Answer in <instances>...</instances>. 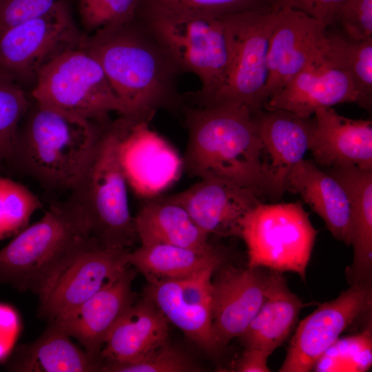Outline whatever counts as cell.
I'll use <instances>...</instances> for the list:
<instances>
[{"mask_svg":"<svg viewBox=\"0 0 372 372\" xmlns=\"http://www.w3.org/2000/svg\"><path fill=\"white\" fill-rule=\"evenodd\" d=\"M169 322L147 298L135 301L107 336L99 354L103 363L137 360L167 341Z\"/></svg>","mask_w":372,"mask_h":372,"instance_id":"7402d4cb","label":"cell"},{"mask_svg":"<svg viewBox=\"0 0 372 372\" xmlns=\"http://www.w3.org/2000/svg\"><path fill=\"white\" fill-rule=\"evenodd\" d=\"M134 276L135 271L128 266L83 304L48 321L77 340L92 358L100 360L99 354L109 333L136 300L132 287Z\"/></svg>","mask_w":372,"mask_h":372,"instance_id":"e0dca14e","label":"cell"},{"mask_svg":"<svg viewBox=\"0 0 372 372\" xmlns=\"http://www.w3.org/2000/svg\"><path fill=\"white\" fill-rule=\"evenodd\" d=\"M270 355L266 351L254 347H245L237 361L235 371L239 372H269L267 359Z\"/></svg>","mask_w":372,"mask_h":372,"instance_id":"ab89813d","label":"cell"},{"mask_svg":"<svg viewBox=\"0 0 372 372\" xmlns=\"http://www.w3.org/2000/svg\"><path fill=\"white\" fill-rule=\"evenodd\" d=\"M345 0H276L279 6L287 5L324 23H335L338 13Z\"/></svg>","mask_w":372,"mask_h":372,"instance_id":"74e56055","label":"cell"},{"mask_svg":"<svg viewBox=\"0 0 372 372\" xmlns=\"http://www.w3.org/2000/svg\"><path fill=\"white\" fill-rule=\"evenodd\" d=\"M101 368L100 360L75 344L51 321L35 341L16 349L8 365L10 371L22 372H92Z\"/></svg>","mask_w":372,"mask_h":372,"instance_id":"484cf974","label":"cell"},{"mask_svg":"<svg viewBox=\"0 0 372 372\" xmlns=\"http://www.w3.org/2000/svg\"><path fill=\"white\" fill-rule=\"evenodd\" d=\"M142 0H79L81 21L85 28L96 32L134 20Z\"/></svg>","mask_w":372,"mask_h":372,"instance_id":"e575fe53","label":"cell"},{"mask_svg":"<svg viewBox=\"0 0 372 372\" xmlns=\"http://www.w3.org/2000/svg\"><path fill=\"white\" fill-rule=\"evenodd\" d=\"M94 240L77 204L53 201L44 216L0 250V285L31 292L39 300Z\"/></svg>","mask_w":372,"mask_h":372,"instance_id":"3957f363","label":"cell"},{"mask_svg":"<svg viewBox=\"0 0 372 372\" xmlns=\"http://www.w3.org/2000/svg\"><path fill=\"white\" fill-rule=\"evenodd\" d=\"M116 121L105 123L94 153L71 190L90 234L103 247L126 248L138 240L129 207L127 183L118 152Z\"/></svg>","mask_w":372,"mask_h":372,"instance_id":"8992f818","label":"cell"},{"mask_svg":"<svg viewBox=\"0 0 372 372\" xmlns=\"http://www.w3.org/2000/svg\"><path fill=\"white\" fill-rule=\"evenodd\" d=\"M81 45L101 65L125 108L123 116L149 123L158 110L185 105L178 88L183 74L136 18L85 36Z\"/></svg>","mask_w":372,"mask_h":372,"instance_id":"6da1fadb","label":"cell"},{"mask_svg":"<svg viewBox=\"0 0 372 372\" xmlns=\"http://www.w3.org/2000/svg\"><path fill=\"white\" fill-rule=\"evenodd\" d=\"M30 105L21 85L0 72V164L11 159L20 123Z\"/></svg>","mask_w":372,"mask_h":372,"instance_id":"1f68e13d","label":"cell"},{"mask_svg":"<svg viewBox=\"0 0 372 372\" xmlns=\"http://www.w3.org/2000/svg\"><path fill=\"white\" fill-rule=\"evenodd\" d=\"M371 281L353 283L324 302L298 324L280 372H309L355 320L371 310Z\"/></svg>","mask_w":372,"mask_h":372,"instance_id":"8fae6325","label":"cell"},{"mask_svg":"<svg viewBox=\"0 0 372 372\" xmlns=\"http://www.w3.org/2000/svg\"><path fill=\"white\" fill-rule=\"evenodd\" d=\"M345 103L360 105L355 84L348 73L324 59L289 80L262 109L282 110L311 118L318 109Z\"/></svg>","mask_w":372,"mask_h":372,"instance_id":"ac0fdd59","label":"cell"},{"mask_svg":"<svg viewBox=\"0 0 372 372\" xmlns=\"http://www.w3.org/2000/svg\"><path fill=\"white\" fill-rule=\"evenodd\" d=\"M134 220L141 245L165 244L200 251L214 247L209 242V236L180 205L166 195L145 199Z\"/></svg>","mask_w":372,"mask_h":372,"instance_id":"cb8c5ba5","label":"cell"},{"mask_svg":"<svg viewBox=\"0 0 372 372\" xmlns=\"http://www.w3.org/2000/svg\"><path fill=\"white\" fill-rule=\"evenodd\" d=\"M279 6L221 17L229 46L226 75L220 87L197 106L236 105L252 113L262 109L268 50Z\"/></svg>","mask_w":372,"mask_h":372,"instance_id":"ba28073f","label":"cell"},{"mask_svg":"<svg viewBox=\"0 0 372 372\" xmlns=\"http://www.w3.org/2000/svg\"><path fill=\"white\" fill-rule=\"evenodd\" d=\"M144 296L201 349L210 353L220 350L213 333L211 305L186 293L178 280L147 283Z\"/></svg>","mask_w":372,"mask_h":372,"instance_id":"4316f807","label":"cell"},{"mask_svg":"<svg viewBox=\"0 0 372 372\" xmlns=\"http://www.w3.org/2000/svg\"><path fill=\"white\" fill-rule=\"evenodd\" d=\"M304 307L281 273L272 271L266 298L239 338L245 347L260 349L271 355L288 338Z\"/></svg>","mask_w":372,"mask_h":372,"instance_id":"d4e9b609","label":"cell"},{"mask_svg":"<svg viewBox=\"0 0 372 372\" xmlns=\"http://www.w3.org/2000/svg\"><path fill=\"white\" fill-rule=\"evenodd\" d=\"M342 185L350 205L353 262L346 270L350 285L372 278V169L339 165L326 170Z\"/></svg>","mask_w":372,"mask_h":372,"instance_id":"603a6c76","label":"cell"},{"mask_svg":"<svg viewBox=\"0 0 372 372\" xmlns=\"http://www.w3.org/2000/svg\"><path fill=\"white\" fill-rule=\"evenodd\" d=\"M136 19L154 37L182 74L192 73L201 86L185 94L198 105L222 85L229 46L221 17L181 14L142 0Z\"/></svg>","mask_w":372,"mask_h":372,"instance_id":"5b68a950","label":"cell"},{"mask_svg":"<svg viewBox=\"0 0 372 372\" xmlns=\"http://www.w3.org/2000/svg\"><path fill=\"white\" fill-rule=\"evenodd\" d=\"M60 0H3L0 3V31L40 17Z\"/></svg>","mask_w":372,"mask_h":372,"instance_id":"8d00e7d4","label":"cell"},{"mask_svg":"<svg viewBox=\"0 0 372 372\" xmlns=\"http://www.w3.org/2000/svg\"><path fill=\"white\" fill-rule=\"evenodd\" d=\"M259 269L228 267L211 280L212 330L220 349L244 333L266 298L271 273Z\"/></svg>","mask_w":372,"mask_h":372,"instance_id":"9a60e30c","label":"cell"},{"mask_svg":"<svg viewBox=\"0 0 372 372\" xmlns=\"http://www.w3.org/2000/svg\"><path fill=\"white\" fill-rule=\"evenodd\" d=\"M183 109L188 134L183 169L200 179H221L268 197V165L252 112L236 105L185 104Z\"/></svg>","mask_w":372,"mask_h":372,"instance_id":"7a4b0ae2","label":"cell"},{"mask_svg":"<svg viewBox=\"0 0 372 372\" xmlns=\"http://www.w3.org/2000/svg\"><path fill=\"white\" fill-rule=\"evenodd\" d=\"M17 332L15 312L9 305L0 304V362L9 353Z\"/></svg>","mask_w":372,"mask_h":372,"instance_id":"f35d334b","label":"cell"},{"mask_svg":"<svg viewBox=\"0 0 372 372\" xmlns=\"http://www.w3.org/2000/svg\"><path fill=\"white\" fill-rule=\"evenodd\" d=\"M252 116L263 150L270 158L268 197L277 200L286 191L291 170L309 150L313 118L282 110L265 109L252 113Z\"/></svg>","mask_w":372,"mask_h":372,"instance_id":"d6986e66","label":"cell"},{"mask_svg":"<svg viewBox=\"0 0 372 372\" xmlns=\"http://www.w3.org/2000/svg\"><path fill=\"white\" fill-rule=\"evenodd\" d=\"M322 52L325 59L349 74L360 96V107L371 113L372 39L357 41L327 30Z\"/></svg>","mask_w":372,"mask_h":372,"instance_id":"f1b7e54d","label":"cell"},{"mask_svg":"<svg viewBox=\"0 0 372 372\" xmlns=\"http://www.w3.org/2000/svg\"><path fill=\"white\" fill-rule=\"evenodd\" d=\"M327 28L301 10L279 6L268 50L265 103L300 72L324 59Z\"/></svg>","mask_w":372,"mask_h":372,"instance_id":"4fadbf2b","label":"cell"},{"mask_svg":"<svg viewBox=\"0 0 372 372\" xmlns=\"http://www.w3.org/2000/svg\"><path fill=\"white\" fill-rule=\"evenodd\" d=\"M169 12L210 17L251 10H269L276 0H145Z\"/></svg>","mask_w":372,"mask_h":372,"instance_id":"836d02e7","label":"cell"},{"mask_svg":"<svg viewBox=\"0 0 372 372\" xmlns=\"http://www.w3.org/2000/svg\"><path fill=\"white\" fill-rule=\"evenodd\" d=\"M34 102L20 123L9 162L45 188L71 191L105 123L74 117Z\"/></svg>","mask_w":372,"mask_h":372,"instance_id":"277c9868","label":"cell"},{"mask_svg":"<svg viewBox=\"0 0 372 372\" xmlns=\"http://www.w3.org/2000/svg\"><path fill=\"white\" fill-rule=\"evenodd\" d=\"M126 248L103 247L94 240L39 300L38 315L50 320L79 307L118 278L130 265Z\"/></svg>","mask_w":372,"mask_h":372,"instance_id":"5bb4252c","label":"cell"},{"mask_svg":"<svg viewBox=\"0 0 372 372\" xmlns=\"http://www.w3.org/2000/svg\"><path fill=\"white\" fill-rule=\"evenodd\" d=\"M200 368L180 349L165 342L143 358L129 362L103 363L107 372H193Z\"/></svg>","mask_w":372,"mask_h":372,"instance_id":"d6a6232c","label":"cell"},{"mask_svg":"<svg viewBox=\"0 0 372 372\" xmlns=\"http://www.w3.org/2000/svg\"><path fill=\"white\" fill-rule=\"evenodd\" d=\"M223 254L165 244L141 245L127 255V262L138 270L148 284L178 280L211 267H219Z\"/></svg>","mask_w":372,"mask_h":372,"instance_id":"83f0119b","label":"cell"},{"mask_svg":"<svg viewBox=\"0 0 372 372\" xmlns=\"http://www.w3.org/2000/svg\"><path fill=\"white\" fill-rule=\"evenodd\" d=\"M285 189L298 194L322 219L335 239L351 245L349 201L338 180L320 169L313 161L302 159L289 174Z\"/></svg>","mask_w":372,"mask_h":372,"instance_id":"44dd1931","label":"cell"},{"mask_svg":"<svg viewBox=\"0 0 372 372\" xmlns=\"http://www.w3.org/2000/svg\"><path fill=\"white\" fill-rule=\"evenodd\" d=\"M336 23L352 39H372V0H345L338 13Z\"/></svg>","mask_w":372,"mask_h":372,"instance_id":"d590c367","label":"cell"},{"mask_svg":"<svg viewBox=\"0 0 372 372\" xmlns=\"http://www.w3.org/2000/svg\"><path fill=\"white\" fill-rule=\"evenodd\" d=\"M43 207L26 186L0 174V240L24 229L32 214Z\"/></svg>","mask_w":372,"mask_h":372,"instance_id":"4dcf8cb0","label":"cell"},{"mask_svg":"<svg viewBox=\"0 0 372 372\" xmlns=\"http://www.w3.org/2000/svg\"><path fill=\"white\" fill-rule=\"evenodd\" d=\"M207 234L240 235L244 216L258 204L260 198L252 192L218 178H200L189 188L170 195Z\"/></svg>","mask_w":372,"mask_h":372,"instance_id":"2e32d148","label":"cell"},{"mask_svg":"<svg viewBox=\"0 0 372 372\" xmlns=\"http://www.w3.org/2000/svg\"><path fill=\"white\" fill-rule=\"evenodd\" d=\"M372 365L371 328L355 335L339 338L316 362L317 372H364Z\"/></svg>","mask_w":372,"mask_h":372,"instance_id":"f546056e","label":"cell"},{"mask_svg":"<svg viewBox=\"0 0 372 372\" xmlns=\"http://www.w3.org/2000/svg\"><path fill=\"white\" fill-rule=\"evenodd\" d=\"M3 0H0V3L3 1Z\"/></svg>","mask_w":372,"mask_h":372,"instance_id":"60d3db41","label":"cell"},{"mask_svg":"<svg viewBox=\"0 0 372 372\" xmlns=\"http://www.w3.org/2000/svg\"><path fill=\"white\" fill-rule=\"evenodd\" d=\"M84 37L60 0L47 13L0 31V72L19 84L35 81L43 66Z\"/></svg>","mask_w":372,"mask_h":372,"instance_id":"30bf717a","label":"cell"},{"mask_svg":"<svg viewBox=\"0 0 372 372\" xmlns=\"http://www.w3.org/2000/svg\"><path fill=\"white\" fill-rule=\"evenodd\" d=\"M116 121L118 157L127 185L144 199L161 195L179 178L182 158L148 122L123 116Z\"/></svg>","mask_w":372,"mask_h":372,"instance_id":"7c38bea8","label":"cell"},{"mask_svg":"<svg viewBox=\"0 0 372 372\" xmlns=\"http://www.w3.org/2000/svg\"><path fill=\"white\" fill-rule=\"evenodd\" d=\"M313 116L309 150L317 165H353L372 169L371 120L349 118L331 107L318 109Z\"/></svg>","mask_w":372,"mask_h":372,"instance_id":"ffe728a7","label":"cell"},{"mask_svg":"<svg viewBox=\"0 0 372 372\" xmlns=\"http://www.w3.org/2000/svg\"><path fill=\"white\" fill-rule=\"evenodd\" d=\"M318 233L300 200L261 202L242 218L239 238L247 247L248 267L294 272L304 280Z\"/></svg>","mask_w":372,"mask_h":372,"instance_id":"9c48e42d","label":"cell"},{"mask_svg":"<svg viewBox=\"0 0 372 372\" xmlns=\"http://www.w3.org/2000/svg\"><path fill=\"white\" fill-rule=\"evenodd\" d=\"M31 96L41 105L99 123L107 122L111 112L125 114L101 65L81 44L41 68Z\"/></svg>","mask_w":372,"mask_h":372,"instance_id":"52a82bcc","label":"cell"}]
</instances>
